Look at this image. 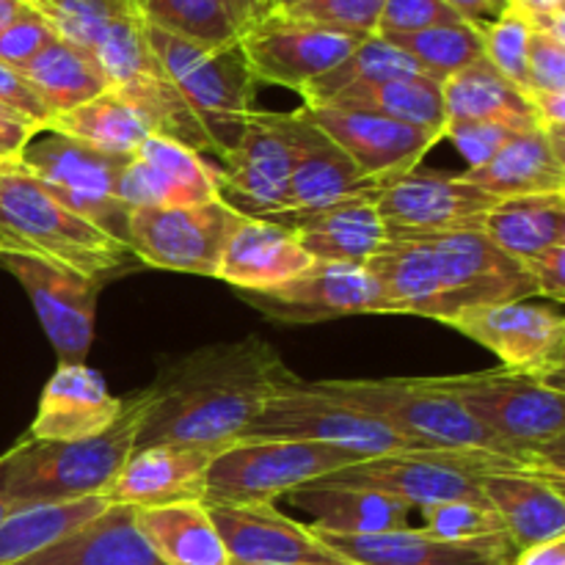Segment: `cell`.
Returning <instances> with one entry per match:
<instances>
[{
  "label": "cell",
  "instance_id": "9f6ffc18",
  "mask_svg": "<svg viewBox=\"0 0 565 565\" xmlns=\"http://www.w3.org/2000/svg\"><path fill=\"white\" fill-rule=\"evenodd\" d=\"M296 3H301V0H270L268 14H270V11H285V9H290V6H296Z\"/></svg>",
  "mask_w": 565,
  "mask_h": 565
},
{
  "label": "cell",
  "instance_id": "7dc6e473",
  "mask_svg": "<svg viewBox=\"0 0 565 565\" xmlns=\"http://www.w3.org/2000/svg\"><path fill=\"white\" fill-rule=\"evenodd\" d=\"M527 94L565 92V42L544 31H533L527 53Z\"/></svg>",
  "mask_w": 565,
  "mask_h": 565
},
{
  "label": "cell",
  "instance_id": "7402d4cb",
  "mask_svg": "<svg viewBox=\"0 0 565 565\" xmlns=\"http://www.w3.org/2000/svg\"><path fill=\"white\" fill-rule=\"evenodd\" d=\"M312 533L353 565H511L516 557V546L508 535L447 541L412 527L373 535Z\"/></svg>",
  "mask_w": 565,
  "mask_h": 565
},
{
  "label": "cell",
  "instance_id": "2e32d148",
  "mask_svg": "<svg viewBox=\"0 0 565 565\" xmlns=\"http://www.w3.org/2000/svg\"><path fill=\"white\" fill-rule=\"evenodd\" d=\"M218 160V196L243 218H276L290 210V147L270 110L254 108L235 147Z\"/></svg>",
  "mask_w": 565,
  "mask_h": 565
},
{
  "label": "cell",
  "instance_id": "8992f818",
  "mask_svg": "<svg viewBox=\"0 0 565 565\" xmlns=\"http://www.w3.org/2000/svg\"><path fill=\"white\" fill-rule=\"evenodd\" d=\"M158 64L202 121L215 154H226L254 110V81L241 42L199 44L147 25Z\"/></svg>",
  "mask_w": 565,
  "mask_h": 565
},
{
  "label": "cell",
  "instance_id": "f1b7e54d",
  "mask_svg": "<svg viewBox=\"0 0 565 565\" xmlns=\"http://www.w3.org/2000/svg\"><path fill=\"white\" fill-rule=\"evenodd\" d=\"M458 177L497 199L565 193V160L541 127L516 132L486 163Z\"/></svg>",
  "mask_w": 565,
  "mask_h": 565
},
{
  "label": "cell",
  "instance_id": "4fadbf2b",
  "mask_svg": "<svg viewBox=\"0 0 565 565\" xmlns=\"http://www.w3.org/2000/svg\"><path fill=\"white\" fill-rule=\"evenodd\" d=\"M447 326L489 348L505 370L533 375L565 392V320L555 307L530 301L491 303L467 309Z\"/></svg>",
  "mask_w": 565,
  "mask_h": 565
},
{
  "label": "cell",
  "instance_id": "ffe728a7",
  "mask_svg": "<svg viewBox=\"0 0 565 565\" xmlns=\"http://www.w3.org/2000/svg\"><path fill=\"white\" fill-rule=\"evenodd\" d=\"M303 114L359 166L364 177L381 182L417 169L419 160L441 141L439 132L419 130L367 110L301 105Z\"/></svg>",
  "mask_w": 565,
  "mask_h": 565
},
{
  "label": "cell",
  "instance_id": "11a10c76",
  "mask_svg": "<svg viewBox=\"0 0 565 565\" xmlns=\"http://www.w3.org/2000/svg\"><path fill=\"white\" fill-rule=\"evenodd\" d=\"M25 9H31L25 0H0V28L9 25L11 20H17Z\"/></svg>",
  "mask_w": 565,
  "mask_h": 565
},
{
  "label": "cell",
  "instance_id": "f35d334b",
  "mask_svg": "<svg viewBox=\"0 0 565 565\" xmlns=\"http://www.w3.org/2000/svg\"><path fill=\"white\" fill-rule=\"evenodd\" d=\"M381 39L403 50L408 58L417 61V66L425 75L439 83L461 72L463 66L483 58V31L472 25V22H452V25H436L417 33Z\"/></svg>",
  "mask_w": 565,
  "mask_h": 565
},
{
  "label": "cell",
  "instance_id": "d590c367",
  "mask_svg": "<svg viewBox=\"0 0 565 565\" xmlns=\"http://www.w3.org/2000/svg\"><path fill=\"white\" fill-rule=\"evenodd\" d=\"M47 127L108 154H136L143 138L152 136V127L147 125L141 110L114 88L66 114L53 116Z\"/></svg>",
  "mask_w": 565,
  "mask_h": 565
},
{
  "label": "cell",
  "instance_id": "b9f144b4",
  "mask_svg": "<svg viewBox=\"0 0 565 565\" xmlns=\"http://www.w3.org/2000/svg\"><path fill=\"white\" fill-rule=\"evenodd\" d=\"M384 3L386 0H301V3L276 11V14L334 28V31L342 33H356V36H373Z\"/></svg>",
  "mask_w": 565,
  "mask_h": 565
},
{
  "label": "cell",
  "instance_id": "f6af8a7d",
  "mask_svg": "<svg viewBox=\"0 0 565 565\" xmlns=\"http://www.w3.org/2000/svg\"><path fill=\"white\" fill-rule=\"evenodd\" d=\"M53 39V25L31 6L17 20L0 28V64L20 70V66H25Z\"/></svg>",
  "mask_w": 565,
  "mask_h": 565
},
{
  "label": "cell",
  "instance_id": "bcb514c9",
  "mask_svg": "<svg viewBox=\"0 0 565 565\" xmlns=\"http://www.w3.org/2000/svg\"><path fill=\"white\" fill-rule=\"evenodd\" d=\"M516 132L513 127L497 125V121H447L445 125V138L456 143L458 152L467 158L469 169L486 163Z\"/></svg>",
  "mask_w": 565,
  "mask_h": 565
},
{
  "label": "cell",
  "instance_id": "3957f363",
  "mask_svg": "<svg viewBox=\"0 0 565 565\" xmlns=\"http://www.w3.org/2000/svg\"><path fill=\"white\" fill-rule=\"evenodd\" d=\"M149 406V392H138L125 401L119 419L94 439L36 441L22 436L0 456V500L11 508H25L105 497L127 458L136 452Z\"/></svg>",
  "mask_w": 565,
  "mask_h": 565
},
{
  "label": "cell",
  "instance_id": "c3c4849f",
  "mask_svg": "<svg viewBox=\"0 0 565 565\" xmlns=\"http://www.w3.org/2000/svg\"><path fill=\"white\" fill-rule=\"evenodd\" d=\"M0 105L20 116V119H25L28 125L39 127V130L50 125L47 108H44L42 99L33 94V88L28 86L25 77L14 66L0 64Z\"/></svg>",
  "mask_w": 565,
  "mask_h": 565
},
{
  "label": "cell",
  "instance_id": "277c9868",
  "mask_svg": "<svg viewBox=\"0 0 565 565\" xmlns=\"http://www.w3.org/2000/svg\"><path fill=\"white\" fill-rule=\"evenodd\" d=\"M315 390L348 403L356 412L379 419L403 439L425 450L489 452L511 458L527 469L565 478L563 467L550 458L508 447L483 428L467 408L439 384V379H375V381H315Z\"/></svg>",
  "mask_w": 565,
  "mask_h": 565
},
{
  "label": "cell",
  "instance_id": "603a6c76",
  "mask_svg": "<svg viewBox=\"0 0 565 565\" xmlns=\"http://www.w3.org/2000/svg\"><path fill=\"white\" fill-rule=\"evenodd\" d=\"M121 406L125 401L110 395L103 375L86 362L58 364L25 436L36 441L94 439L119 419Z\"/></svg>",
  "mask_w": 565,
  "mask_h": 565
},
{
  "label": "cell",
  "instance_id": "8d00e7d4",
  "mask_svg": "<svg viewBox=\"0 0 565 565\" xmlns=\"http://www.w3.org/2000/svg\"><path fill=\"white\" fill-rule=\"evenodd\" d=\"M138 158L158 174L166 193V207H193L218 196V166L199 152L163 136H147L136 149Z\"/></svg>",
  "mask_w": 565,
  "mask_h": 565
},
{
  "label": "cell",
  "instance_id": "ee69618b",
  "mask_svg": "<svg viewBox=\"0 0 565 565\" xmlns=\"http://www.w3.org/2000/svg\"><path fill=\"white\" fill-rule=\"evenodd\" d=\"M452 22L467 20H461V14L445 0H386L375 25V36H401V33H417Z\"/></svg>",
  "mask_w": 565,
  "mask_h": 565
},
{
  "label": "cell",
  "instance_id": "d4e9b609",
  "mask_svg": "<svg viewBox=\"0 0 565 565\" xmlns=\"http://www.w3.org/2000/svg\"><path fill=\"white\" fill-rule=\"evenodd\" d=\"M215 452L218 450L207 447H138L119 469L105 497L110 505L130 508H158L188 500L202 502V480Z\"/></svg>",
  "mask_w": 565,
  "mask_h": 565
},
{
  "label": "cell",
  "instance_id": "1f68e13d",
  "mask_svg": "<svg viewBox=\"0 0 565 565\" xmlns=\"http://www.w3.org/2000/svg\"><path fill=\"white\" fill-rule=\"evenodd\" d=\"M136 513L138 527L166 565H232L204 502L136 508Z\"/></svg>",
  "mask_w": 565,
  "mask_h": 565
},
{
  "label": "cell",
  "instance_id": "30bf717a",
  "mask_svg": "<svg viewBox=\"0 0 565 565\" xmlns=\"http://www.w3.org/2000/svg\"><path fill=\"white\" fill-rule=\"evenodd\" d=\"M132 154H108L58 130H39L17 163L36 177L61 204L127 243L130 210L116 199V180Z\"/></svg>",
  "mask_w": 565,
  "mask_h": 565
},
{
  "label": "cell",
  "instance_id": "83f0119b",
  "mask_svg": "<svg viewBox=\"0 0 565 565\" xmlns=\"http://www.w3.org/2000/svg\"><path fill=\"white\" fill-rule=\"evenodd\" d=\"M312 257L287 226L268 218H243L221 259L218 279L241 292H259L303 274Z\"/></svg>",
  "mask_w": 565,
  "mask_h": 565
},
{
  "label": "cell",
  "instance_id": "5bb4252c",
  "mask_svg": "<svg viewBox=\"0 0 565 565\" xmlns=\"http://www.w3.org/2000/svg\"><path fill=\"white\" fill-rule=\"evenodd\" d=\"M364 39L367 36L290 20L274 11L241 31L237 42H241L254 81L301 92L307 83L348 58Z\"/></svg>",
  "mask_w": 565,
  "mask_h": 565
},
{
  "label": "cell",
  "instance_id": "9a60e30c",
  "mask_svg": "<svg viewBox=\"0 0 565 565\" xmlns=\"http://www.w3.org/2000/svg\"><path fill=\"white\" fill-rule=\"evenodd\" d=\"M0 265L25 287L44 334L58 353V364L86 362L103 281L25 254H0Z\"/></svg>",
  "mask_w": 565,
  "mask_h": 565
},
{
  "label": "cell",
  "instance_id": "681fc988",
  "mask_svg": "<svg viewBox=\"0 0 565 565\" xmlns=\"http://www.w3.org/2000/svg\"><path fill=\"white\" fill-rule=\"evenodd\" d=\"M522 268L533 279L539 296L552 298L555 303L565 301V246H552L535 257L524 259Z\"/></svg>",
  "mask_w": 565,
  "mask_h": 565
},
{
  "label": "cell",
  "instance_id": "680465c9",
  "mask_svg": "<svg viewBox=\"0 0 565 565\" xmlns=\"http://www.w3.org/2000/svg\"><path fill=\"white\" fill-rule=\"evenodd\" d=\"M232 565H235V563H232Z\"/></svg>",
  "mask_w": 565,
  "mask_h": 565
},
{
  "label": "cell",
  "instance_id": "ac0fdd59",
  "mask_svg": "<svg viewBox=\"0 0 565 565\" xmlns=\"http://www.w3.org/2000/svg\"><path fill=\"white\" fill-rule=\"evenodd\" d=\"M270 119L290 147L292 169L287 213H312L345 199L379 193V182L364 177L359 166L303 114V108L292 114H270Z\"/></svg>",
  "mask_w": 565,
  "mask_h": 565
},
{
  "label": "cell",
  "instance_id": "4dcf8cb0",
  "mask_svg": "<svg viewBox=\"0 0 565 565\" xmlns=\"http://www.w3.org/2000/svg\"><path fill=\"white\" fill-rule=\"evenodd\" d=\"M447 121H497L513 130L539 127L533 103L522 88L502 77L489 58H478L441 83Z\"/></svg>",
  "mask_w": 565,
  "mask_h": 565
},
{
  "label": "cell",
  "instance_id": "44dd1931",
  "mask_svg": "<svg viewBox=\"0 0 565 565\" xmlns=\"http://www.w3.org/2000/svg\"><path fill=\"white\" fill-rule=\"evenodd\" d=\"M210 519L235 565H353L329 550L312 527L276 511L274 502L213 505Z\"/></svg>",
  "mask_w": 565,
  "mask_h": 565
},
{
  "label": "cell",
  "instance_id": "8fae6325",
  "mask_svg": "<svg viewBox=\"0 0 565 565\" xmlns=\"http://www.w3.org/2000/svg\"><path fill=\"white\" fill-rule=\"evenodd\" d=\"M241 439L318 441V445L340 447L359 458L425 450L397 436L379 419L356 412L348 403L334 401L331 395H323L307 381H298L296 386L270 397L243 430Z\"/></svg>",
  "mask_w": 565,
  "mask_h": 565
},
{
  "label": "cell",
  "instance_id": "816d5d0a",
  "mask_svg": "<svg viewBox=\"0 0 565 565\" xmlns=\"http://www.w3.org/2000/svg\"><path fill=\"white\" fill-rule=\"evenodd\" d=\"M511 565H565V535L516 552Z\"/></svg>",
  "mask_w": 565,
  "mask_h": 565
},
{
  "label": "cell",
  "instance_id": "cb8c5ba5",
  "mask_svg": "<svg viewBox=\"0 0 565 565\" xmlns=\"http://www.w3.org/2000/svg\"><path fill=\"white\" fill-rule=\"evenodd\" d=\"M268 221L287 226L312 263L364 265L390 241V230L375 210V193L345 199L312 213H285Z\"/></svg>",
  "mask_w": 565,
  "mask_h": 565
},
{
  "label": "cell",
  "instance_id": "836d02e7",
  "mask_svg": "<svg viewBox=\"0 0 565 565\" xmlns=\"http://www.w3.org/2000/svg\"><path fill=\"white\" fill-rule=\"evenodd\" d=\"M329 108L367 110V114L386 116V119L403 121V125L419 127V130L439 132L445 138V99H441V83L428 75H406L392 81L362 83L351 86L331 97Z\"/></svg>",
  "mask_w": 565,
  "mask_h": 565
},
{
  "label": "cell",
  "instance_id": "f907efd6",
  "mask_svg": "<svg viewBox=\"0 0 565 565\" xmlns=\"http://www.w3.org/2000/svg\"><path fill=\"white\" fill-rule=\"evenodd\" d=\"M450 9H456L461 14V20L472 22L483 31L489 22H494L502 14V9L508 6V0H445Z\"/></svg>",
  "mask_w": 565,
  "mask_h": 565
},
{
  "label": "cell",
  "instance_id": "6da1fadb",
  "mask_svg": "<svg viewBox=\"0 0 565 565\" xmlns=\"http://www.w3.org/2000/svg\"><path fill=\"white\" fill-rule=\"evenodd\" d=\"M298 381L276 348L257 334L199 348L166 364L154 384L147 386L152 406L138 434V447L224 450L241 439L270 397Z\"/></svg>",
  "mask_w": 565,
  "mask_h": 565
},
{
  "label": "cell",
  "instance_id": "ba28073f",
  "mask_svg": "<svg viewBox=\"0 0 565 565\" xmlns=\"http://www.w3.org/2000/svg\"><path fill=\"white\" fill-rule=\"evenodd\" d=\"M356 461L362 458L318 441L237 439L210 461L202 480V502L207 508L263 505Z\"/></svg>",
  "mask_w": 565,
  "mask_h": 565
},
{
  "label": "cell",
  "instance_id": "5b68a950",
  "mask_svg": "<svg viewBox=\"0 0 565 565\" xmlns=\"http://www.w3.org/2000/svg\"><path fill=\"white\" fill-rule=\"evenodd\" d=\"M0 254H25L99 281L136 259L127 243L61 204L20 163H0Z\"/></svg>",
  "mask_w": 565,
  "mask_h": 565
},
{
  "label": "cell",
  "instance_id": "d6a6232c",
  "mask_svg": "<svg viewBox=\"0 0 565 565\" xmlns=\"http://www.w3.org/2000/svg\"><path fill=\"white\" fill-rule=\"evenodd\" d=\"M480 232L516 263L552 246H565V193L500 199Z\"/></svg>",
  "mask_w": 565,
  "mask_h": 565
},
{
  "label": "cell",
  "instance_id": "d6986e66",
  "mask_svg": "<svg viewBox=\"0 0 565 565\" xmlns=\"http://www.w3.org/2000/svg\"><path fill=\"white\" fill-rule=\"evenodd\" d=\"M248 303L281 323L375 315L381 307L379 285L364 265L312 263L303 274L259 292H243Z\"/></svg>",
  "mask_w": 565,
  "mask_h": 565
},
{
  "label": "cell",
  "instance_id": "db71d44e",
  "mask_svg": "<svg viewBox=\"0 0 565 565\" xmlns=\"http://www.w3.org/2000/svg\"><path fill=\"white\" fill-rule=\"evenodd\" d=\"M524 6V11L533 17H544V14H555V11H565V0H519Z\"/></svg>",
  "mask_w": 565,
  "mask_h": 565
},
{
  "label": "cell",
  "instance_id": "484cf974",
  "mask_svg": "<svg viewBox=\"0 0 565 565\" xmlns=\"http://www.w3.org/2000/svg\"><path fill=\"white\" fill-rule=\"evenodd\" d=\"M563 480L535 472H494L480 478V491L505 524L516 552L565 535Z\"/></svg>",
  "mask_w": 565,
  "mask_h": 565
},
{
  "label": "cell",
  "instance_id": "60d3db41",
  "mask_svg": "<svg viewBox=\"0 0 565 565\" xmlns=\"http://www.w3.org/2000/svg\"><path fill=\"white\" fill-rule=\"evenodd\" d=\"M533 22L519 0H508L502 14L483 28V55L502 77L527 94V53Z\"/></svg>",
  "mask_w": 565,
  "mask_h": 565
},
{
  "label": "cell",
  "instance_id": "74e56055",
  "mask_svg": "<svg viewBox=\"0 0 565 565\" xmlns=\"http://www.w3.org/2000/svg\"><path fill=\"white\" fill-rule=\"evenodd\" d=\"M406 75H425L417 66V61L408 58L403 50L390 44L381 36H367L348 58H342L334 70L326 75L315 77L312 83L301 88L303 105H326L331 97L351 86H362V83H379L392 81V77H406Z\"/></svg>",
  "mask_w": 565,
  "mask_h": 565
},
{
  "label": "cell",
  "instance_id": "7bdbcfd3",
  "mask_svg": "<svg viewBox=\"0 0 565 565\" xmlns=\"http://www.w3.org/2000/svg\"><path fill=\"white\" fill-rule=\"evenodd\" d=\"M425 530L436 539L475 541L489 535H508L505 524L486 502H441L423 508Z\"/></svg>",
  "mask_w": 565,
  "mask_h": 565
},
{
  "label": "cell",
  "instance_id": "4316f807",
  "mask_svg": "<svg viewBox=\"0 0 565 565\" xmlns=\"http://www.w3.org/2000/svg\"><path fill=\"white\" fill-rule=\"evenodd\" d=\"M14 565H166L138 527L130 505H108L99 516Z\"/></svg>",
  "mask_w": 565,
  "mask_h": 565
},
{
  "label": "cell",
  "instance_id": "e0dca14e",
  "mask_svg": "<svg viewBox=\"0 0 565 565\" xmlns=\"http://www.w3.org/2000/svg\"><path fill=\"white\" fill-rule=\"evenodd\" d=\"M497 202L500 199L469 185L458 174H439L419 166L381 182L375 193V210L390 235L480 230Z\"/></svg>",
  "mask_w": 565,
  "mask_h": 565
},
{
  "label": "cell",
  "instance_id": "9c48e42d",
  "mask_svg": "<svg viewBox=\"0 0 565 565\" xmlns=\"http://www.w3.org/2000/svg\"><path fill=\"white\" fill-rule=\"evenodd\" d=\"M494 472H533V469L511 458L489 456V452L412 450L362 458L320 480L395 497L408 508H428L441 505V502H486L480 478Z\"/></svg>",
  "mask_w": 565,
  "mask_h": 565
},
{
  "label": "cell",
  "instance_id": "52a82bcc",
  "mask_svg": "<svg viewBox=\"0 0 565 565\" xmlns=\"http://www.w3.org/2000/svg\"><path fill=\"white\" fill-rule=\"evenodd\" d=\"M439 384L461 403L469 417L508 447L550 458L563 467L565 392L546 381L513 370H486L475 375H447Z\"/></svg>",
  "mask_w": 565,
  "mask_h": 565
},
{
  "label": "cell",
  "instance_id": "7c38bea8",
  "mask_svg": "<svg viewBox=\"0 0 565 565\" xmlns=\"http://www.w3.org/2000/svg\"><path fill=\"white\" fill-rule=\"evenodd\" d=\"M241 224L243 215L224 199L193 207H141L127 218V246L152 268L218 279L221 259Z\"/></svg>",
  "mask_w": 565,
  "mask_h": 565
},
{
  "label": "cell",
  "instance_id": "e575fe53",
  "mask_svg": "<svg viewBox=\"0 0 565 565\" xmlns=\"http://www.w3.org/2000/svg\"><path fill=\"white\" fill-rule=\"evenodd\" d=\"M22 77L28 86L33 88L42 105L47 108L50 119L66 110L77 108V105L88 103L97 94L108 92V81L103 72L97 70L92 58L75 44L64 42L55 36L53 42L44 44L25 66H20Z\"/></svg>",
  "mask_w": 565,
  "mask_h": 565
},
{
  "label": "cell",
  "instance_id": "ab89813d",
  "mask_svg": "<svg viewBox=\"0 0 565 565\" xmlns=\"http://www.w3.org/2000/svg\"><path fill=\"white\" fill-rule=\"evenodd\" d=\"M147 25L199 44H226L241 36L224 0H132Z\"/></svg>",
  "mask_w": 565,
  "mask_h": 565
},
{
  "label": "cell",
  "instance_id": "6f0895ef",
  "mask_svg": "<svg viewBox=\"0 0 565 565\" xmlns=\"http://www.w3.org/2000/svg\"><path fill=\"white\" fill-rule=\"evenodd\" d=\"M254 6H257V20H259V17H265V14H268V9H270V0H254Z\"/></svg>",
  "mask_w": 565,
  "mask_h": 565
},
{
  "label": "cell",
  "instance_id": "f546056e",
  "mask_svg": "<svg viewBox=\"0 0 565 565\" xmlns=\"http://www.w3.org/2000/svg\"><path fill=\"white\" fill-rule=\"evenodd\" d=\"M287 497L296 502V508L315 519L312 530L337 535H373L403 530L408 527V511H412L406 502L395 500V497L351 489V486H331L323 480L298 486Z\"/></svg>",
  "mask_w": 565,
  "mask_h": 565
},
{
  "label": "cell",
  "instance_id": "7a4b0ae2",
  "mask_svg": "<svg viewBox=\"0 0 565 565\" xmlns=\"http://www.w3.org/2000/svg\"><path fill=\"white\" fill-rule=\"evenodd\" d=\"M364 268L379 285L381 315L450 323L467 309L539 296L522 263L480 230L395 232Z\"/></svg>",
  "mask_w": 565,
  "mask_h": 565
},
{
  "label": "cell",
  "instance_id": "f5cc1de1",
  "mask_svg": "<svg viewBox=\"0 0 565 565\" xmlns=\"http://www.w3.org/2000/svg\"><path fill=\"white\" fill-rule=\"evenodd\" d=\"M224 3L230 9L232 20H235L237 31H246L257 20V6H254V0H224Z\"/></svg>",
  "mask_w": 565,
  "mask_h": 565
}]
</instances>
